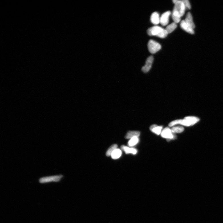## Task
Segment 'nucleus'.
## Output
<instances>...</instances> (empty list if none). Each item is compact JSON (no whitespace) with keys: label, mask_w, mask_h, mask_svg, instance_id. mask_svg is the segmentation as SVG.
<instances>
[{"label":"nucleus","mask_w":223,"mask_h":223,"mask_svg":"<svg viewBox=\"0 0 223 223\" xmlns=\"http://www.w3.org/2000/svg\"><path fill=\"white\" fill-rule=\"evenodd\" d=\"M117 145L116 144H114L112 145L108 150L106 153V155L109 157L111 156L112 154L114 151L117 149Z\"/></svg>","instance_id":"f3484780"},{"label":"nucleus","mask_w":223,"mask_h":223,"mask_svg":"<svg viewBox=\"0 0 223 223\" xmlns=\"http://www.w3.org/2000/svg\"><path fill=\"white\" fill-rule=\"evenodd\" d=\"M139 141V139L138 137L133 138L129 141L128 145L130 147L134 146L137 144Z\"/></svg>","instance_id":"a211bd4d"},{"label":"nucleus","mask_w":223,"mask_h":223,"mask_svg":"<svg viewBox=\"0 0 223 223\" xmlns=\"http://www.w3.org/2000/svg\"><path fill=\"white\" fill-rule=\"evenodd\" d=\"M147 33L151 36H155L161 38L166 37L168 34L165 29L160 27L155 26L149 29Z\"/></svg>","instance_id":"7ed1b4c3"},{"label":"nucleus","mask_w":223,"mask_h":223,"mask_svg":"<svg viewBox=\"0 0 223 223\" xmlns=\"http://www.w3.org/2000/svg\"><path fill=\"white\" fill-rule=\"evenodd\" d=\"M62 175H59L43 177L39 180V182L41 183L51 182H58L63 177Z\"/></svg>","instance_id":"20e7f679"},{"label":"nucleus","mask_w":223,"mask_h":223,"mask_svg":"<svg viewBox=\"0 0 223 223\" xmlns=\"http://www.w3.org/2000/svg\"><path fill=\"white\" fill-rule=\"evenodd\" d=\"M184 20L186 23L193 29H194L195 28V25L193 22L192 15L190 12L187 13Z\"/></svg>","instance_id":"1a4fd4ad"},{"label":"nucleus","mask_w":223,"mask_h":223,"mask_svg":"<svg viewBox=\"0 0 223 223\" xmlns=\"http://www.w3.org/2000/svg\"><path fill=\"white\" fill-rule=\"evenodd\" d=\"M177 27V25L175 22L172 23L166 27L165 29L168 34H170Z\"/></svg>","instance_id":"dca6fc26"},{"label":"nucleus","mask_w":223,"mask_h":223,"mask_svg":"<svg viewBox=\"0 0 223 223\" xmlns=\"http://www.w3.org/2000/svg\"><path fill=\"white\" fill-rule=\"evenodd\" d=\"M181 27L182 29L188 33L191 34H194L195 33L194 29L190 27L187 24L184 20L182 21L180 24Z\"/></svg>","instance_id":"9d476101"},{"label":"nucleus","mask_w":223,"mask_h":223,"mask_svg":"<svg viewBox=\"0 0 223 223\" xmlns=\"http://www.w3.org/2000/svg\"><path fill=\"white\" fill-rule=\"evenodd\" d=\"M121 149L124 151L126 154L131 153L135 155L137 152V150L135 149L130 148L124 145L121 146Z\"/></svg>","instance_id":"ddd939ff"},{"label":"nucleus","mask_w":223,"mask_h":223,"mask_svg":"<svg viewBox=\"0 0 223 223\" xmlns=\"http://www.w3.org/2000/svg\"><path fill=\"white\" fill-rule=\"evenodd\" d=\"M182 1L184 3L186 9H191V6L188 0H183Z\"/></svg>","instance_id":"aec40b11"},{"label":"nucleus","mask_w":223,"mask_h":223,"mask_svg":"<svg viewBox=\"0 0 223 223\" xmlns=\"http://www.w3.org/2000/svg\"><path fill=\"white\" fill-rule=\"evenodd\" d=\"M199 118L194 117H187L183 119L176 120L173 121L169 124V126L172 127L178 124H181L186 126H190L197 123Z\"/></svg>","instance_id":"f03ea898"},{"label":"nucleus","mask_w":223,"mask_h":223,"mask_svg":"<svg viewBox=\"0 0 223 223\" xmlns=\"http://www.w3.org/2000/svg\"><path fill=\"white\" fill-rule=\"evenodd\" d=\"M163 127L161 126H158L156 125H153L150 127V130L155 134L159 135L161 133Z\"/></svg>","instance_id":"f8f14e48"},{"label":"nucleus","mask_w":223,"mask_h":223,"mask_svg":"<svg viewBox=\"0 0 223 223\" xmlns=\"http://www.w3.org/2000/svg\"><path fill=\"white\" fill-rule=\"evenodd\" d=\"M171 14V12L168 11L163 13L160 18V23L163 26L167 25L169 22V18Z\"/></svg>","instance_id":"6e6552de"},{"label":"nucleus","mask_w":223,"mask_h":223,"mask_svg":"<svg viewBox=\"0 0 223 223\" xmlns=\"http://www.w3.org/2000/svg\"><path fill=\"white\" fill-rule=\"evenodd\" d=\"M153 57L150 56L147 59L145 64L142 68V71L144 73H146L148 72L152 66L153 61Z\"/></svg>","instance_id":"0eeeda50"},{"label":"nucleus","mask_w":223,"mask_h":223,"mask_svg":"<svg viewBox=\"0 0 223 223\" xmlns=\"http://www.w3.org/2000/svg\"><path fill=\"white\" fill-rule=\"evenodd\" d=\"M148 48L151 53L154 54L160 50L161 46L159 43L151 39L148 42Z\"/></svg>","instance_id":"39448f33"},{"label":"nucleus","mask_w":223,"mask_h":223,"mask_svg":"<svg viewBox=\"0 0 223 223\" xmlns=\"http://www.w3.org/2000/svg\"><path fill=\"white\" fill-rule=\"evenodd\" d=\"M171 130L174 133H181L184 131V128L181 126L174 127L172 128Z\"/></svg>","instance_id":"6ab92c4d"},{"label":"nucleus","mask_w":223,"mask_h":223,"mask_svg":"<svg viewBox=\"0 0 223 223\" xmlns=\"http://www.w3.org/2000/svg\"><path fill=\"white\" fill-rule=\"evenodd\" d=\"M140 135V132L138 131H129L125 136L126 139H131L135 137H138Z\"/></svg>","instance_id":"4468645a"},{"label":"nucleus","mask_w":223,"mask_h":223,"mask_svg":"<svg viewBox=\"0 0 223 223\" xmlns=\"http://www.w3.org/2000/svg\"><path fill=\"white\" fill-rule=\"evenodd\" d=\"M121 151L120 149H117L115 150L111 154V157L112 159H119L121 156Z\"/></svg>","instance_id":"2eb2a0df"},{"label":"nucleus","mask_w":223,"mask_h":223,"mask_svg":"<svg viewBox=\"0 0 223 223\" xmlns=\"http://www.w3.org/2000/svg\"><path fill=\"white\" fill-rule=\"evenodd\" d=\"M161 136L163 137L168 140L174 139L176 138V136L174 134L171 129L168 127L164 129L161 133Z\"/></svg>","instance_id":"423d86ee"},{"label":"nucleus","mask_w":223,"mask_h":223,"mask_svg":"<svg viewBox=\"0 0 223 223\" xmlns=\"http://www.w3.org/2000/svg\"><path fill=\"white\" fill-rule=\"evenodd\" d=\"M173 1L175 5L172 13V18L174 22L177 23L181 21V17L184 15L186 9L182 1L173 0Z\"/></svg>","instance_id":"f257e3e1"},{"label":"nucleus","mask_w":223,"mask_h":223,"mask_svg":"<svg viewBox=\"0 0 223 223\" xmlns=\"http://www.w3.org/2000/svg\"><path fill=\"white\" fill-rule=\"evenodd\" d=\"M151 22L154 25H157L160 23L159 14L157 12L153 13L150 18Z\"/></svg>","instance_id":"9b49d317"}]
</instances>
